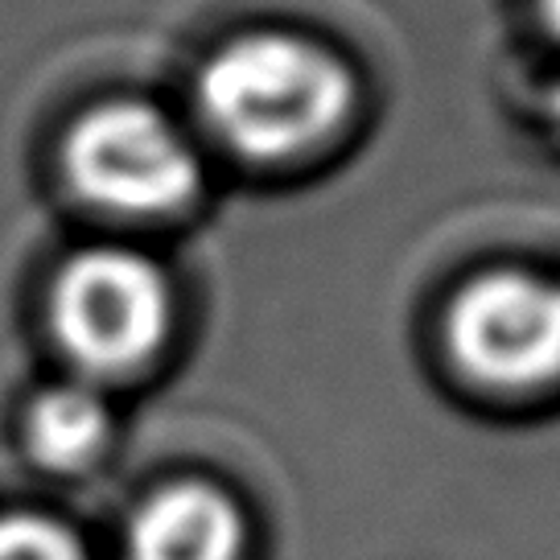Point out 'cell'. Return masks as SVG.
<instances>
[{
	"mask_svg": "<svg viewBox=\"0 0 560 560\" xmlns=\"http://www.w3.org/2000/svg\"><path fill=\"white\" fill-rule=\"evenodd\" d=\"M359 104L342 54L289 30L223 42L194 79L198 124L231 158L284 165L330 144Z\"/></svg>",
	"mask_w": 560,
	"mask_h": 560,
	"instance_id": "1",
	"label": "cell"
},
{
	"mask_svg": "<svg viewBox=\"0 0 560 560\" xmlns=\"http://www.w3.org/2000/svg\"><path fill=\"white\" fill-rule=\"evenodd\" d=\"M46 310L74 380L107 387L165 350L174 334V284L137 247L91 244L58 268Z\"/></svg>",
	"mask_w": 560,
	"mask_h": 560,
	"instance_id": "2",
	"label": "cell"
},
{
	"mask_svg": "<svg viewBox=\"0 0 560 560\" xmlns=\"http://www.w3.org/2000/svg\"><path fill=\"white\" fill-rule=\"evenodd\" d=\"M0 560H95L91 544L70 524L37 511L0 515Z\"/></svg>",
	"mask_w": 560,
	"mask_h": 560,
	"instance_id": "7",
	"label": "cell"
},
{
	"mask_svg": "<svg viewBox=\"0 0 560 560\" xmlns=\"http://www.w3.org/2000/svg\"><path fill=\"white\" fill-rule=\"evenodd\" d=\"M540 18L548 25V34L560 42V0H540Z\"/></svg>",
	"mask_w": 560,
	"mask_h": 560,
	"instance_id": "8",
	"label": "cell"
},
{
	"mask_svg": "<svg viewBox=\"0 0 560 560\" xmlns=\"http://www.w3.org/2000/svg\"><path fill=\"white\" fill-rule=\"evenodd\" d=\"M441 338L474 387L548 392L560 384V280L527 268L478 272L445 305Z\"/></svg>",
	"mask_w": 560,
	"mask_h": 560,
	"instance_id": "4",
	"label": "cell"
},
{
	"mask_svg": "<svg viewBox=\"0 0 560 560\" xmlns=\"http://www.w3.org/2000/svg\"><path fill=\"white\" fill-rule=\"evenodd\" d=\"M244 508L198 478L144 494L124 527V560H244Z\"/></svg>",
	"mask_w": 560,
	"mask_h": 560,
	"instance_id": "5",
	"label": "cell"
},
{
	"mask_svg": "<svg viewBox=\"0 0 560 560\" xmlns=\"http://www.w3.org/2000/svg\"><path fill=\"white\" fill-rule=\"evenodd\" d=\"M116 417L107 404V387L88 380H62L42 387L21 420V441L37 470L74 478L95 470L112 450Z\"/></svg>",
	"mask_w": 560,
	"mask_h": 560,
	"instance_id": "6",
	"label": "cell"
},
{
	"mask_svg": "<svg viewBox=\"0 0 560 560\" xmlns=\"http://www.w3.org/2000/svg\"><path fill=\"white\" fill-rule=\"evenodd\" d=\"M62 182L74 202L116 223H161L202 194V153L149 100L88 107L62 140Z\"/></svg>",
	"mask_w": 560,
	"mask_h": 560,
	"instance_id": "3",
	"label": "cell"
}]
</instances>
